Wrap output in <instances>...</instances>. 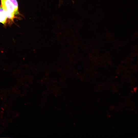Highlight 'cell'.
<instances>
[{"label":"cell","instance_id":"7a4b0ae2","mask_svg":"<svg viewBox=\"0 0 138 138\" xmlns=\"http://www.w3.org/2000/svg\"><path fill=\"white\" fill-rule=\"evenodd\" d=\"M7 17L6 14L3 8L0 6V22L6 24L7 21Z\"/></svg>","mask_w":138,"mask_h":138},{"label":"cell","instance_id":"6da1fadb","mask_svg":"<svg viewBox=\"0 0 138 138\" xmlns=\"http://www.w3.org/2000/svg\"><path fill=\"white\" fill-rule=\"evenodd\" d=\"M1 6L6 13L8 19L13 21L19 14L17 0H1Z\"/></svg>","mask_w":138,"mask_h":138}]
</instances>
